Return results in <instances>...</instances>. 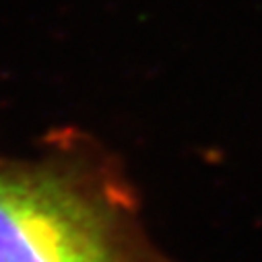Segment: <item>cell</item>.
Instances as JSON below:
<instances>
[{
    "instance_id": "cell-1",
    "label": "cell",
    "mask_w": 262,
    "mask_h": 262,
    "mask_svg": "<svg viewBox=\"0 0 262 262\" xmlns=\"http://www.w3.org/2000/svg\"><path fill=\"white\" fill-rule=\"evenodd\" d=\"M0 262H157L114 161L77 133L0 155Z\"/></svg>"
}]
</instances>
